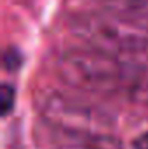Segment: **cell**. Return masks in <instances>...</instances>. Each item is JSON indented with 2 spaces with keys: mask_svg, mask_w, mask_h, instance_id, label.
Returning a JSON list of instances; mask_svg holds the SVG:
<instances>
[{
  "mask_svg": "<svg viewBox=\"0 0 148 149\" xmlns=\"http://www.w3.org/2000/svg\"><path fill=\"white\" fill-rule=\"evenodd\" d=\"M59 76L72 87L103 94L143 97L148 94V71H136L94 47H75L58 59Z\"/></svg>",
  "mask_w": 148,
  "mask_h": 149,
  "instance_id": "cell-1",
  "label": "cell"
},
{
  "mask_svg": "<svg viewBox=\"0 0 148 149\" xmlns=\"http://www.w3.org/2000/svg\"><path fill=\"white\" fill-rule=\"evenodd\" d=\"M72 26L89 47L106 52L131 70L148 71V31L141 26L111 12H82Z\"/></svg>",
  "mask_w": 148,
  "mask_h": 149,
  "instance_id": "cell-2",
  "label": "cell"
},
{
  "mask_svg": "<svg viewBox=\"0 0 148 149\" xmlns=\"http://www.w3.org/2000/svg\"><path fill=\"white\" fill-rule=\"evenodd\" d=\"M42 118L52 132H110L113 127L105 108L68 94H51L42 104Z\"/></svg>",
  "mask_w": 148,
  "mask_h": 149,
  "instance_id": "cell-3",
  "label": "cell"
},
{
  "mask_svg": "<svg viewBox=\"0 0 148 149\" xmlns=\"http://www.w3.org/2000/svg\"><path fill=\"white\" fill-rule=\"evenodd\" d=\"M56 149H122L111 132H54Z\"/></svg>",
  "mask_w": 148,
  "mask_h": 149,
  "instance_id": "cell-4",
  "label": "cell"
},
{
  "mask_svg": "<svg viewBox=\"0 0 148 149\" xmlns=\"http://www.w3.org/2000/svg\"><path fill=\"white\" fill-rule=\"evenodd\" d=\"M14 87L11 83H4L2 90H0V108H2V114L7 116V113L12 109V102H14Z\"/></svg>",
  "mask_w": 148,
  "mask_h": 149,
  "instance_id": "cell-5",
  "label": "cell"
},
{
  "mask_svg": "<svg viewBox=\"0 0 148 149\" xmlns=\"http://www.w3.org/2000/svg\"><path fill=\"white\" fill-rule=\"evenodd\" d=\"M132 149H148V132H143L132 141Z\"/></svg>",
  "mask_w": 148,
  "mask_h": 149,
  "instance_id": "cell-6",
  "label": "cell"
}]
</instances>
